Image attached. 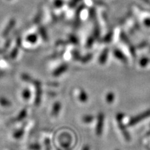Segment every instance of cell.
Listing matches in <instances>:
<instances>
[{
  "instance_id": "obj_24",
  "label": "cell",
  "mask_w": 150,
  "mask_h": 150,
  "mask_svg": "<svg viewBox=\"0 0 150 150\" xmlns=\"http://www.w3.org/2000/svg\"><path fill=\"white\" fill-rule=\"evenodd\" d=\"M112 36V32H110V33H108V34L106 35V36L104 37V40L105 41V42H110V41L111 40Z\"/></svg>"
},
{
  "instance_id": "obj_22",
  "label": "cell",
  "mask_w": 150,
  "mask_h": 150,
  "mask_svg": "<svg viewBox=\"0 0 150 150\" xmlns=\"http://www.w3.org/2000/svg\"><path fill=\"white\" fill-rule=\"evenodd\" d=\"M149 63V59L147 58H142V59L140 60V65H141L142 67H145V65H147V63Z\"/></svg>"
},
{
  "instance_id": "obj_27",
  "label": "cell",
  "mask_w": 150,
  "mask_h": 150,
  "mask_svg": "<svg viewBox=\"0 0 150 150\" xmlns=\"http://www.w3.org/2000/svg\"><path fill=\"white\" fill-rule=\"evenodd\" d=\"M72 54H73V57H74V59L78 60L80 59L79 53L77 51H76V50H74V51L72 52Z\"/></svg>"
},
{
  "instance_id": "obj_35",
  "label": "cell",
  "mask_w": 150,
  "mask_h": 150,
  "mask_svg": "<svg viewBox=\"0 0 150 150\" xmlns=\"http://www.w3.org/2000/svg\"><path fill=\"white\" fill-rule=\"evenodd\" d=\"M147 42H143L142 43H141V45H139L138 46V47H140V48H141V47H145V46H147Z\"/></svg>"
},
{
  "instance_id": "obj_13",
  "label": "cell",
  "mask_w": 150,
  "mask_h": 150,
  "mask_svg": "<svg viewBox=\"0 0 150 150\" xmlns=\"http://www.w3.org/2000/svg\"><path fill=\"white\" fill-rule=\"evenodd\" d=\"M0 105L3 107H10L12 104L8 99L5 98V97H0Z\"/></svg>"
},
{
  "instance_id": "obj_12",
  "label": "cell",
  "mask_w": 150,
  "mask_h": 150,
  "mask_svg": "<svg viewBox=\"0 0 150 150\" xmlns=\"http://www.w3.org/2000/svg\"><path fill=\"white\" fill-rule=\"evenodd\" d=\"M38 31L41 35V37L42 38L43 40H44L45 41H48V35H47V33L46 29H45V27L40 26V27H39Z\"/></svg>"
},
{
  "instance_id": "obj_7",
  "label": "cell",
  "mask_w": 150,
  "mask_h": 150,
  "mask_svg": "<svg viewBox=\"0 0 150 150\" xmlns=\"http://www.w3.org/2000/svg\"><path fill=\"white\" fill-rule=\"evenodd\" d=\"M68 68V65L66 64H63L56 68L55 70L53 72V75L54 76H58L59 75H61V74H63V72H65V71L67 70Z\"/></svg>"
},
{
  "instance_id": "obj_25",
  "label": "cell",
  "mask_w": 150,
  "mask_h": 150,
  "mask_svg": "<svg viewBox=\"0 0 150 150\" xmlns=\"http://www.w3.org/2000/svg\"><path fill=\"white\" fill-rule=\"evenodd\" d=\"M92 54H88V55H86V56H84L83 59H81V61L83 62V63H86V62L89 61L90 60L92 59Z\"/></svg>"
},
{
  "instance_id": "obj_37",
  "label": "cell",
  "mask_w": 150,
  "mask_h": 150,
  "mask_svg": "<svg viewBox=\"0 0 150 150\" xmlns=\"http://www.w3.org/2000/svg\"><path fill=\"white\" fill-rule=\"evenodd\" d=\"M4 72L3 71H0V78L2 76H4Z\"/></svg>"
},
{
  "instance_id": "obj_29",
  "label": "cell",
  "mask_w": 150,
  "mask_h": 150,
  "mask_svg": "<svg viewBox=\"0 0 150 150\" xmlns=\"http://www.w3.org/2000/svg\"><path fill=\"white\" fill-rule=\"evenodd\" d=\"M44 143H45V146H46V149L47 150H50V149H51V147H50V140H49V139L45 140Z\"/></svg>"
},
{
  "instance_id": "obj_21",
  "label": "cell",
  "mask_w": 150,
  "mask_h": 150,
  "mask_svg": "<svg viewBox=\"0 0 150 150\" xmlns=\"http://www.w3.org/2000/svg\"><path fill=\"white\" fill-rule=\"evenodd\" d=\"M29 149L31 150H40L41 146L39 144H31L29 145Z\"/></svg>"
},
{
  "instance_id": "obj_20",
  "label": "cell",
  "mask_w": 150,
  "mask_h": 150,
  "mask_svg": "<svg viewBox=\"0 0 150 150\" xmlns=\"http://www.w3.org/2000/svg\"><path fill=\"white\" fill-rule=\"evenodd\" d=\"M18 48L19 47H17L14 48L13 50H12V52H11L10 55H9V56H10V58H11V59H14L16 57L17 55H18Z\"/></svg>"
},
{
  "instance_id": "obj_14",
  "label": "cell",
  "mask_w": 150,
  "mask_h": 150,
  "mask_svg": "<svg viewBox=\"0 0 150 150\" xmlns=\"http://www.w3.org/2000/svg\"><path fill=\"white\" fill-rule=\"evenodd\" d=\"M22 97L24 100H29L31 97V92L29 88H24L23 90V91L22 92Z\"/></svg>"
},
{
  "instance_id": "obj_15",
  "label": "cell",
  "mask_w": 150,
  "mask_h": 150,
  "mask_svg": "<svg viewBox=\"0 0 150 150\" xmlns=\"http://www.w3.org/2000/svg\"><path fill=\"white\" fill-rule=\"evenodd\" d=\"M26 40L27 42H29L30 43H35L36 42V41L38 40V36L36 34H34V33H32V34H30L28 35V36L26 38Z\"/></svg>"
},
{
  "instance_id": "obj_4",
  "label": "cell",
  "mask_w": 150,
  "mask_h": 150,
  "mask_svg": "<svg viewBox=\"0 0 150 150\" xmlns=\"http://www.w3.org/2000/svg\"><path fill=\"white\" fill-rule=\"evenodd\" d=\"M123 116H124V114H122V113L119 114V115H117V119L118 122H119V127H120V129L122 130V131L125 139H126L127 140H129H129H130V136H129V133L127 132L126 129H125V127L123 126V125H122V122H121V120L123 118Z\"/></svg>"
},
{
  "instance_id": "obj_17",
  "label": "cell",
  "mask_w": 150,
  "mask_h": 150,
  "mask_svg": "<svg viewBox=\"0 0 150 150\" xmlns=\"http://www.w3.org/2000/svg\"><path fill=\"white\" fill-rule=\"evenodd\" d=\"M114 98H115V95H114V94L112 93H108L106 96V102H107L108 103H109V104H110V103H112V102H113Z\"/></svg>"
},
{
  "instance_id": "obj_30",
  "label": "cell",
  "mask_w": 150,
  "mask_h": 150,
  "mask_svg": "<svg viewBox=\"0 0 150 150\" xmlns=\"http://www.w3.org/2000/svg\"><path fill=\"white\" fill-rule=\"evenodd\" d=\"M93 41H94L93 38H88V41H87V43H86L87 47H91L92 45H93Z\"/></svg>"
},
{
  "instance_id": "obj_6",
  "label": "cell",
  "mask_w": 150,
  "mask_h": 150,
  "mask_svg": "<svg viewBox=\"0 0 150 150\" xmlns=\"http://www.w3.org/2000/svg\"><path fill=\"white\" fill-rule=\"evenodd\" d=\"M27 115V111L26 108H24L22 109L21 111H20V113L18 114V115L15 118V119H13L12 120H11V123H16L18 122H20L23 120L24 118L26 117V116Z\"/></svg>"
},
{
  "instance_id": "obj_34",
  "label": "cell",
  "mask_w": 150,
  "mask_h": 150,
  "mask_svg": "<svg viewBox=\"0 0 150 150\" xmlns=\"http://www.w3.org/2000/svg\"><path fill=\"white\" fill-rule=\"evenodd\" d=\"M95 11L94 10H91V13H90V16H91L92 18H95Z\"/></svg>"
},
{
  "instance_id": "obj_9",
  "label": "cell",
  "mask_w": 150,
  "mask_h": 150,
  "mask_svg": "<svg viewBox=\"0 0 150 150\" xmlns=\"http://www.w3.org/2000/svg\"><path fill=\"white\" fill-rule=\"evenodd\" d=\"M114 55L117 59H120V61H122L124 63H127V59L126 58V56L124 55V54L121 51H120L119 50H115L113 52Z\"/></svg>"
},
{
  "instance_id": "obj_10",
  "label": "cell",
  "mask_w": 150,
  "mask_h": 150,
  "mask_svg": "<svg viewBox=\"0 0 150 150\" xmlns=\"http://www.w3.org/2000/svg\"><path fill=\"white\" fill-rule=\"evenodd\" d=\"M108 49H105V50L103 51V52L101 54L99 58V62L101 64H104L106 62V60H107L108 58Z\"/></svg>"
},
{
  "instance_id": "obj_33",
  "label": "cell",
  "mask_w": 150,
  "mask_h": 150,
  "mask_svg": "<svg viewBox=\"0 0 150 150\" xmlns=\"http://www.w3.org/2000/svg\"><path fill=\"white\" fill-rule=\"evenodd\" d=\"M11 42V40H10V39H8V40L6 41V44H5V47H4L5 49H7L9 46H10Z\"/></svg>"
},
{
  "instance_id": "obj_36",
  "label": "cell",
  "mask_w": 150,
  "mask_h": 150,
  "mask_svg": "<svg viewBox=\"0 0 150 150\" xmlns=\"http://www.w3.org/2000/svg\"><path fill=\"white\" fill-rule=\"evenodd\" d=\"M140 1H142L145 4H150V0H140Z\"/></svg>"
},
{
  "instance_id": "obj_39",
  "label": "cell",
  "mask_w": 150,
  "mask_h": 150,
  "mask_svg": "<svg viewBox=\"0 0 150 150\" xmlns=\"http://www.w3.org/2000/svg\"><path fill=\"white\" fill-rule=\"evenodd\" d=\"M4 52V50H0V54H3Z\"/></svg>"
},
{
  "instance_id": "obj_16",
  "label": "cell",
  "mask_w": 150,
  "mask_h": 150,
  "mask_svg": "<svg viewBox=\"0 0 150 150\" xmlns=\"http://www.w3.org/2000/svg\"><path fill=\"white\" fill-rule=\"evenodd\" d=\"M79 99L81 102H86L88 100V95L84 91H81L79 95Z\"/></svg>"
},
{
  "instance_id": "obj_3",
  "label": "cell",
  "mask_w": 150,
  "mask_h": 150,
  "mask_svg": "<svg viewBox=\"0 0 150 150\" xmlns=\"http://www.w3.org/2000/svg\"><path fill=\"white\" fill-rule=\"evenodd\" d=\"M104 115L102 112L99 114L98 115V120H97V129H96V133L98 136H101L102 135V131H103V125H104Z\"/></svg>"
},
{
  "instance_id": "obj_2",
  "label": "cell",
  "mask_w": 150,
  "mask_h": 150,
  "mask_svg": "<svg viewBox=\"0 0 150 150\" xmlns=\"http://www.w3.org/2000/svg\"><path fill=\"white\" fill-rule=\"evenodd\" d=\"M150 116V110H148L147 111L142 112V113L140 114V115L136 116V117L132 118L130 121H129V126H133V125H136L139 122L142 121V120H145L146 118L149 117Z\"/></svg>"
},
{
  "instance_id": "obj_40",
  "label": "cell",
  "mask_w": 150,
  "mask_h": 150,
  "mask_svg": "<svg viewBox=\"0 0 150 150\" xmlns=\"http://www.w3.org/2000/svg\"><path fill=\"white\" fill-rule=\"evenodd\" d=\"M149 52H150V50H149Z\"/></svg>"
},
{
  "instance_id": "obj_8",
  "label": "cell",
  "mask_w": 150,
  "mask_h": 150,
  "mask_svg": "<svg viewBox=\"0 0 150 150\" xmlns=\"http://www.w3.org/2000/svg\"><path fill=\"white\" fill-rule=\"evenodd\" d=\"M61 108V104L59 102H56L54 104L52 110V116H57L58 114L59 113L60 110Z\"/></svg>"
},
{
  "instance_id": "obj_5",
  "label": "cell",
  "mask_w": 150,
  "mask_h": 150,
  "mask_svg": "<svg viewBox=\"0 0 150 150\" xmlns=\"http://www.w3.org/2000/svg\"><path fill=\"white\" fill-rule=\"evenodd\" d=\"M15 24H16V20H15V19H11L10 21H9L8 24H7L6 27L5 29L4 30L2 33L3 37L7 36V35L9 34V33L11 32V30H12L13 28L14 27Z\"/></svg>"
},
{
  "instance_id": "obj_23",
  "label": "cell",
  "mask_w": 150,
  "mask_h": 150,
  "mask_svg": "<svg viewBox=\"0 0 150 150\" xmlns=\"http://www.w3.org/2000/svg\"><path fill=\"white\" fill-rule=\"evenodd\" d=\"M63 0H55V1H54V6L56 7H57V8H61V7L63 6Z\"/></svg>"
},
{
  "instance_id": "obj_1",
  "label": "cell",
  "mask_w": 150,
  "mask_h": 150,
  "mask_svg": "<svg viewBox=\"0 0 150 150\" xmlns=\"http://www.w3.org/2000/svg\"><path fill=\"white\" fill-rule=\"evenodd\" d=\"M32 83L35 88V104L36 106L40 105L41 102V95H42V89H41V83L38 80H33Z\"/></svg>"
},
{
  "instance_id": "obj_32",
  "label": "cell",
  "mask_w": 150,
  "mask_h": 150,
  "mask_svg": "<svg viewBox=\"0 0 150 150\" xmlns=\"http://www.w3.org/2000/svg\"><path fill=\"white\" fill-rule=\"evenodd\" d=\"M16 44H17V47H20V46H21V38H20V37H18V38H17V40H16Z\"/></svg>"
},
{
  "instance_id": "obj_11",
  "label": "cell",
  "mask_w": 150,
  "mask_h": 150,
  "mask_svg": "<svg viewBox=\"0 0 150 150\" xmlns=\"http://www.w3.org/2000/svg\"><path fill=\"white\" fill-rule=\"evenodd\" d=\"M24 125L23 127H22L20 129H19L18 130L14 131L13 134V136L16 139H20V138L23 136L24 132Z\"/></svg>"
},
{
  "instance_id": "obj_18",
  "label": "cell",
  "mask_w": 150,
  "mask_h": 150,
  "mask_svg": "<svg viewBox=\"0 0 150 150\" xmlns=\"http://www.w3.org/2000/svg\"><path fill=\"white\" fill-rule=\"evenodd\" d=\"M21 79L24 81H27V82H30V83H32L33 81V79L27 74H22L21 75Z\"/></svg>"
},
{
  "instance_id": "obj_19",
  "label": "cell",
  "mask_w": 150,
  "mask_h": 150,
  "mask_svg": "<svg viewBox=\"0 0 150 150\" xmlns=\"http://www.w3.org/2000/svg\"><path fill=\"white\" fill-rule=\"evenodd\" d=\"M82 120L85 123H90L93 120V117L92 115H85L82 118Z\"/></svg>"
},
{
  "instance_id": "obj_28",
  "label": "cell",
  "mask_w": 150,
  "mask_h": 150,
  "mask_svg": "<svg viewBox=\"0 0 150 150\" xmlns=\"http://www.w3.org/2000/svg\"><path fill=\"white\" fill-rule=\"evenodd\" d=\"M81 0H71L70 3V6L72 8V7H74Z\"/></svg>"
},
{
  "instance_id": "obj_38",
  "label": "cell",
  "mask_w": 150,
  "mask_h": 150,
  "mask_svg": "<svg viewBox=\"0 0 150 150\" xmlns=\"http://www.w3.org/2000/svg\"><path fill=\"white\" fill-rule=\"evenodd\" d=\"M83 150H89V147H88V146H86V147H83Z\"/></svg>"
},
{
  "instance_id": "obj_26",
  "label": "cell",
  "mask_w": 150,
  "mask_h": 150,
  "mask_svg": "<svg viewBox=\"0 0 150 150\" xmlns=\"http://www.w3.org/2000/svg\"><path fill=\"white\" fill-rule=\"evenodd\" d=\"M69 39H70V42H72V43H74V44H77L78 43V39L76 38L74 35H71L69 36Z\"/></svg>"
},
{
  "instance_id": "obj_31",
  "label": "cell",
  "mask_w": 150,
  "mask_h": 150,
  "mask_svg": "<svg viewBox=\"0 0 150 150\" xmlns=\"http://www.w3.org/2000/svg\"><path fill=\"white\" fill-rule=\"evenodd\" d=\"M144 24L147 27H150V18H146L144 20Z\"/></svg>"
}]
</instances>
